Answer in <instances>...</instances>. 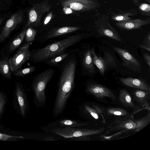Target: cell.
I'll use <instances>...</instances> for the list:
<instances>
[{
    "instance_id": "6da1fadb",
    "label": "cell",
    "mask_w": 150,
    "mask_h": 150,
    "mask_svg": "<svg viewBox=\"0 0 150 150\" xmlns=\"http://www.w3.org/2000/svg\"><path fill=\"white\" fill-rule=\"evenodd\" d=\"M150 122V111L145 115L137 119L134 116L127 117H115V120L108 126L105 134L101 135L103 140L117 139L130 136L141 131Z\"/></svg>"
},
{
    "instance_id": "7a4b0ae2",
    "label": "cell",
    "mask_w": 150,
    "mask_h": 150,
    "mask_svg": "<svg viewBox=\"0 0 150 150\" xmlns=\"http://www.w3.org/2000/svg\"><path fill=\"white\" fill-rule=\"evenodd\" d=\"M76 66L75 61L71 60L66 64L62 71L54 104L55 116H57L63 112L74 88Z\"/></svg>"
},
{
    "instance_id": "3957f363",
    "label": "cell",
    "mask_w": 150,
    "mask_h": 150,
    "mask_svg": "<svg viewBox=\"0 0 150 150\" xmlns=\"http://www.w3.org/2000/svg\"><path fill=\"white\" fill-rule=\"evenodd\" d=\"M81 39V35H75L50 44L38 50L33 55L34 62H39L57 56L65 49L74 45Z\"/></svg>"
},
{
    "instance_id": "277c9868",
    "label": "cell",
    "mask_w": 150,
    "mask_h": 150,
    "mask_svg": "<svg viewBox=\"0 0 150 150\" xmlns=\"http://www.w3.org/2000/svg\"><path fill=\"white\" fill-rule=\"evenodd\" d=\"M55 71L50 68L42 72L34 79L33 87L38 103L44 105L46 100L45 91L47 83L52 78Z\"/></svg>"
},
{
    "instance_id": "5b68a950",
    "label": "cell",
    "mask_w": 150,
    "mask_h": 150,
    "mask_svg": "<svg viewBox=\"0 0 150 150\" xmlns=\"http://www.w3.org/2000/svg\"><path fill=\"white\" fill-rule=\"evenodd\" d=\"M104 127L96 129H78L65 127L51 130L52 132L66 138H71L76 140L80 137L100 134L104 131Z\"/></svg>"
},
{
    "instance_id": "8992f818",
    "label": "cell",
    "mask_w": 150,
    "mask_h": 150,
    "mask_svg": "<svg viewBox=\"0 0 150 150\" xmlns=\"http://www.w3.org/2000/svg\"><path fill=\"white\" fill-rule=\"evenodd\" d=\"M52 6L48 0L33 4L28 11V20L23 29L29 27H37L41 25L43 15L49 11Z\"/></svg>"
},
{
    "instance_id": "52a82bcc",
    "label": "cell",
    "mask_w": 150,
    "mask_h": 150,
    "mask_svg": "<svg viewBox=\"0 0 150 150\" xmlns=\"http://www.w3.org/2000/svg\"><path fill=\"white\" fill-rule=\"evenodd\" d=\"M86 92L96 100L106 103L108 100L112 102L116 100V95L110 89L102 85L96 83H90L86 88Z\"/></svg>"
},
{
    "instance_id": "ba28073f",
    "label": "cell",
    "mask_w": 150,
    "mask_h": 150,
    "mask_svg": "<svg viewBox=\"0 0 150 150\" xmlns=\"http://www.w3.org/2000/svg\"><path fill=\"white\" fill-rule=\"evenodd\" d=\"M109 17L103 14L95 20L94 27L98 34L101 36H105L119 42L122 40L118 33L111 25Z\"/></svg>"
},
{
    "instance_id": "9c48e42d",
    "label": "cell",
    "mask_w": 150,
    "mask_h": 150,
    "mask_svg": "<svg viewBox=\"0 0 150 150\" xmlns=\"http://www.w3.org/2000/svg\"><path fill=\"white\" fill-rule=\"evenodd\" d=\"M24 12L19 9L11 14L7 20L0 34V43L8 37L11 33L23 21Z\"/></svg>"
},
{
    "instance_id": "30bf717a",
    "label": "cell",
    "mask_w": 150,
    "mask_h": 150,
    "mask_svg": "<svg viewBox=\"0 0 150 150\" xmlns=\"http://www.w3.org/2000/svg\"><path fill=\"white\" fill-rule=\"evenodd\" d=\"M62 6H67L80 12L89 11L99 7L100 4L93 0H61Z\"/></svg>"
},
{
    "instance_id": "8fae6325",
    "label": "cell",
    "mask_w": 150,
    "mask_h": 150,
    "mask_svg": "<svg viewBox=\"0 0 150 150\" xmlns=\"http://www.w3.org/2000/svg\"><path fill=\"white\" fill-rule=\"evenodd\" d=\"M29 46V44L28 43L21 47L8 60L11 71L18 69L29 59L30 55Z\"/></svg>"
},
{
    "instance_id": "7c38bea8",
    "label": "cell",
    "mask_w": 150,
    "mask_h": 150,
    "mask_svg": "<svg viewBox=\"0 0 150 150\" xmlns=\"http://www.w3.org/2000/svg\"><path fill=\"white\" fill-rule=\"evenodd\" d=\"M84 108L85 112L94 121L101 120L103 124H106V108L103 105L92 102L85 105Z\"/></svg>"
},
{
    "instance_id": "4fadbf2b",
    "label": "cell",
    "mask_w": 150,
    "mask_h": 150,
    "mask_svg": "<svg viewBox=\"0 0 150 150\" xmlns=\"http://www.w3.org/2000/svg\"><path fill=\"white\" fill-rule=\"evenodd\" d=\"M113 49L122 59L124 66L135 71H140L141 64L134 56L125 49L117 47H113Z\"/></svg>"
},
{
    "instance_id": "5bb4252c",
    "label": "cell",
    "mask_w": 150,
    "mask_h": 150,
    "mask_svg": "<svg viewBox=\"0 0 150 150\" xmlns=\"http://www.w3.org/2000/svg\"><path fill=\"white\" fill-rule=\"evenodd\" d=\"M133 99L131 95L127 90L124 89L120 90L118 95L119 101L124 107L133 109L134 111L132 113L133 115L144 109L150 111V107L142 108L138 105H136L134 104Z\"/></svg>"
},
{
    "instance_id": "9a60e30c",
    "label": "cell",
    "mask_w": 150,
    "mask_h": 150,
    "mask_svg": "<svg viewBox=\"0 0 150 150\" xmlns=\"http://www.w3.org/2000/svg\"><path fill=\"white\" fill-rule=\"evenodd\" d=\"M150 24V19L149 18L146 19L136 18L117 21L115 25L122 29L130 30L140 28L143 26Z\"/></svg>"
},
{
    "instance_id": "2e32d148",
    "label": "cell",
    "mask_w": 150,
    "mask_h": 150,
    "mask_svg": "<svg viewBox=\"0 0 150 150\" xmlns=\"http://www.w3.org/2000/svg\"><path fill=\"white\" fill-rule=\"evenodd\" d=\"M131 95L138 105L142 108L150 107V91L136 89Z\"/></svg>"
},
{
    "instance_id": "e0dca14e",
    "label": "cell",
    "mask_w": 150,
    "mask_h": 150,
    "mask_svg": "<svg viewBox=\"0 0 150 150\" xmlns=\"http://www.w3.org/2000/svg\"><path fill=\"white\" fill-rule=\"evenodd\" d=\"M120 81L127 86L147 91H150V86L146 81L137 78L132 77L122 78Z\"/></svg>"
},
{
    "instance_id": "ac0fdd59",
    "label": "cell",
    "mask_w": 150,
    "mask_h": 150,
    "mask_svg": "<svg viewBox=\"0 0 150 150\" xmlns=\"http://www.w3.org/2000/svg\"><path fill=\"white\" fill-rule=\"evenodd\" d=\"M138 14L137 10L135 9L119 10L117 12H112L110 17L112 20L117 22L132 19V18L130 16H134Z\"/></svg>"
},
{
    "instance_id": "d6986e66",
    "label": "cell",
    "mask_w": 150,
    "mask_h": 150,
    "mask_svg": "<svg viewBox=\"0 0 150 150\" xmlns=\"http://www.w3.org/2000/svg\"><path fill=\"white\" fill-rule=\"evenodd\" d=\"M81 28L77 26H65L54 28L51 30L46 36L47 38H51L63 35L73 32L79 30Z\"/></svg>"
},
{
    "instance_id": "ffe728a7",
    "label": "cell",
    "mask_w": 150,
    "mask_h": 150,
    "mask_svg": "<svg viewBox=\"0 0 150 150\" xmlns=\"http://www.w3.org/2000/svg\"><path fill=\"white\" fill-rule=\"evenodd\" d=\"M106 115L115 116V117H127L133 115L126 110L120 108L109 107L106 108Z\"/></svg>"
},
{
    "instance_id": "44dd1931",
    "label": "cell",
    "mask_w": 150,
    "mask_h": 150,
    "mask_svg": "<svg viewBox=\"0 0 150 150\" xmlns=\"http://www.w3.org/2000/svg\"><path fill=\"white\" fill-rule=\"evenodd\" d=\"M91 51L94 64L97 67L101 74L103 76L108 68L105 61L103 57L96 55L94 48L92 49Z\"/></svg>"
},
{
    "instance_id": "7402d4cb",
    "label": "cell",
    "mask_w": 150,
    "mask_h": 150,
    "mask_svg": "<svg viewBox=\"0 0 150 150\" xmlns=\"http://www.w3.org/2000/svg\"><path fill=\"white\" fill-rule=\"evenodd\" d=\"M83 64L84 67L89 73H92L95 71L91 50H88L84 54Z\"/></svg>"
},
{
    "instance_id": "603a6c76",
    "label": "cell",
    "mask_w": 150,
    "mask_h": 150,
    "mask_svg": "<svg viewBox=\"0 0 150 150\" xmlns=\"http://www.w3.org/2000/svg\"><path fill=\"white\" fill-rule=\"evenodd\" d=\"M16 93L21 112L22 115L23 116L25 115L26 107V100L23 91L18 86L16 88Z\"/></svg>"
},
{
    "instance_id": "cb8c5ba5",
    "label": "cell",
    "mask_w": 150,
    "mask_h": 150,
    "mask_svg": "<svg viewBox=\"0 0 150 150\" xmlns=\"http://www.w3.org/2000/svg\"><path fill=\"white\" fill-rule=\"evenodd\" d=\"M8 57L0 60V72L5 77L10 79L11 73L8 62Z\"/></svg>"
},
{
    "instance_id": "d4e9b609",
    "label": "cell",
    "mask_w": 150,
    "mask_h": 150,
    "mask_svg": "<svg viewBox=\"0 0 150 150\" xmlns=\"http://www.w3.org/2000/svg\"><path fill=\"white\" fill-rule=\"evenodd\" d=\"M28 28L24 29L17 37L11 43L9 47V51H12L18 47L23 40Z\"/></svg>"
},
{
    "instance_id": "484cf974",
    "label": "cell",
    "mask_w": 150,
    "mask_h": 150,
    "mask_svg": "<svg viewBox=\"0 0 150 150\" xmlns=\"http://www.w3.org/2000/svg\"><path fill=\"white\" fill-rule=\"evenodd\" d=\"M59 123L61 126L65 127H80L88 125V124L86 123L68 119L62 120L59 122Z\"/></svg>"
},
{
    "instance_id": "4316f807",
    "label": "cell",
    "mask_w": 150,
    "mask_h": 150,
    "mask_svg": "<svg viewBox=\"0 0 150 150\" xmlns=\"http://www.w3.org/2000/svg\"><path fill=\"white\" fill-rule=\"evenodd\" d=\"M35 66H31L27 68L17 70L15 71L14 75L16 76H24L31 74L35 70Z\"/></svg>"
},
{
    "instance_id": "83f0119b",
    "label": "cell",
    "mask_w": 150,
    "mask_h": 150,
    "mask_svg": "<svg viewBox=\"0 0 150 150\" xmlns=\"http://www.w3.org/2000/svg\"><path fill=\"white\" fill-rule=\"evenodd\" d=\"M103 58L107 67L108 66L116 67V64L115 59L110 53L106 52H105Z\"/></svg>"
},
{
    "instance_id": "f1b7e54d",
    "label": "cell",
    "mask_w": 150,
    "mask_h": 150,
    "mask_svg": "<svg viewBox=\"0 0 150 150\" xmlns=\"http://www.w3.org/2000/svg\"><path fill=\"white\" fill-rule=\"evenodd\" d=\"M37 33V30L31 27L28 28L25 34V40L28 43L33 42L34 40Z\"/></svg>"
},
{
    "instance_id": "f546056e",
    "label": "cell",
    "mask_w": 150,
    "mask_h": 150,
    "mask_svg": "<svg viewBox=\"0 0 150 150\" xmlns=\"http://www.w3.org/2000/svg\"><path fill=\"white\" fill-rule=\"evenodd\" d=\"M138 8L141 14L143 15L150 16V5L146 3H140Z\"/></svg>"
},
{
    "instance_id": "4dcf8cb0",
    "label": "cell",
    "mask_w": 150,
    "mask_h": 150,
    "mask_svg": "<svg viewBox=\"0 0 150 150\" xmlns=\"http://www.w3.org/2000/svg\"><path fill=\"white\" fill-rule=\"evenodd\" d=\"M67 53L62 54L61 55L56 56L52 58L49 62L52 64H57L63 60L68 55Z\"/></svg>"
},
{
    "instance_id": "1f68e13d",
    "label": "cell",
    "mask_w": 150,
    "mask_h": 150,
    "mask_svg": "<svg viewBox=\"0 0 150 150\" xmlns=\"http://www.w3.org/2000/svg\"><path fill=\"white\" fill-rule=\"evenodd\" d=\"M14 137L24 138V137H22L11 136L6 134L0 133V140L6 141L9 139Z\"/></svg>"
},
{
    "instance_id": "d6a6232c",
    "label": "cell",
    "mask_w": 150,
    "mask_h": 150,
    "mask_svg": "<svg viewBox=\"0 0 150 150\" xmlns=\"http://www.w3.org/2000/svg\"><path fill=\"white\" fill-rule=\"evenodd\" d=\"M5 103L4 96L0 92V114L1 113Z\"/></svg>"
},
{
    "instance_id": "836d02e7",
    "label": "cell",
    "mask_w": 150,
    "mask_h": 150,
    "mask_svg": "<svg viewBox=\"0 0 150 150\" xmlns=\"http://www.w3.org/2000/svg\"><path fill=\"white\" fill-rule=\"evenodd\" d=\"M10 9V7L5 4L2 0H0V11H7Z\"/></svg>"
},
{
    "instance_id": "e575fe53",
    "label": "cell",
    "mask_w": 150,
    "mask_h": 150,
    "mask_svg": "<svg viewBox=\"0 0 150 150\" xmlns=\"http://www.w3.org/2000/svg\"><path fill=\"white\" fill-rule=\"evenodd\" d=\"M53 13L52 11L50 12L46 17L44 20V25H46L52 19L53 16Z\"/></svg>"
},
{
    "instance_id": "d590c367",
    "label": "cell",
    "mask_w": 150,
    "mask_h": 150,
    "mask_svg": "<svg viewBox=\"0 0 150 150\" xmlns=\"http://www.w3.org/2000/svg\"><path fill=\"white\" fill-rule=\"evenodd\" d=\"M10 13H0V27L3 22L8 18Z\"/></svg>"
},
{
    "instance_id": "8d00e7d4",
    "label": "cell",
    "mask_w": 150,
    "mask_h": 150,
    "mask_svg": "<svg viewBox=\"0 0 150 150\" xmlns=\"http://www.w3.org/2000/svg\"><path fill=\"white\" fill-rule=\"evenodd\" d=\"M143 44L150 45V32L149 31L143 41Z\"/></svg>"
},
{
    "instance_id": "74e56055",
    "label": "cell",
    "mask_w": 150,
    "mask_h": 150,
    "mask_svg": "<svg viewBox=\"0 0 150 150\" xmlns=\"http://www.w3.org/2000/svg\"><path fill=\"white\" fill-rule=\"evenodd\" d=\"M143 56L144 59L146 62L147 64L149 67L150 66V55L146 53H144Z\"/></svg>"
},
{
    "instance_id": "f35d334b",
    "label": "cell",
    "mask_w": 150,
    "mask_h": 150,
    "mask_svg": "<svg viewBox=\"0 0 150 150\" xmlns=\"http://www.w3.org/2000/svg\"><path fill=\"white\" fill-rule=\"evenodd\" d=\"M63 7V11L65 14H70L73 13L72 10L70 8L67 6H64Z\"/></svg>"
},
{
    "instance_id": "ab89813d",
    "label": "cell",
    "mask_w": 150,
    "mask_h": 150,
    "mask_svg": "<svg viewBox=\"0 0 150 150\" xmlns=\"http://www.w3.org/2000/svg\"><path fill=\"white\" fill-rule=\"evenodd\" d=\"M139 47L142 48L144 49L149 51L150 50V45L141 44L139 45Z\"/></svg>"
},
{
    "instance_id": "60d3db41",
    "label": "cell",
    "mask_w": 150,
    "mask_h": 150,
    "mask_svg": "<svg viewBox=\"0 0 150 150\" xmlns=\"http://www.w3.org/2000/svg\"><path fill=\"white\" fill-rule=\"evenodd\" d=\"M5 4L10 7L12 4V0H2Z\"/></svg>"
},
{
    "instance_id": "b9f144b4",
    "label": "cell",
    "mask_w": 150,
    "mask_h": 150,
    "mask_svg": "<svg viewBox=\"0 0 150 150\" xmlns=\"http://www.w3.org/2000/svg\"><path fill=\"white\" fill-rule=\"evenodd\" d=\"M44 140L45 141H55L56 140L54 138L51 137H47L45 138L44 139Z\"/></svg>"
},
{
    "instance_id": "7bdbcfd3",
    "label": "cell",
    "mask_w": 150,
    "mask_h": 150,
    "mask_svg": "<svg viewBox=\"0 0 150 150\" xmlns=\"http://www.w3.org/2000/svg\"><path fill=\"white\" fill-rule=\"evenodd\" d=\"M141 0H132L133 3L136 6L139 5L140 4Z\"/></svg>"
},
{
    "instance_id": "ee69618b",
    "label": "cell",
    "mask_w": 150,
    "mask_h": 150,
    "mask_svg": "<svg viewBox=\"0 0 150 150\" xmlns=\"http://www.w3.org/2000/svg\"><path fill=\"white\" fill-rule=\"evenodd\" d=\"M149 0V2H150V0Z\"/></svg>"
},
{
    "instance_id": "f6af8a7d",
    "label": "cell",
    "mask_w": 150,
    "mask_h": 150,
    "mask_svg": "<svg viewBox=\"0 0 150 150\" xmlns=\"http://www.w3.org/2000/svg\"></svg>"
}]
</instances>
